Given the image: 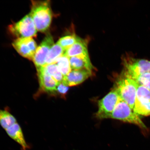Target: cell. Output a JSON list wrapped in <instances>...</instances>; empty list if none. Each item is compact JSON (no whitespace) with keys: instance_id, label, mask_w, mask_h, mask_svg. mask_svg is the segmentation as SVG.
<instances>
[{"instance_id":"8992f818","label":"cell","mask_w":150,"mask_h":150,"mask_svg":"<svg viewBox=\"0 0 150 150\" xmlns=\"http://www.w3.org/2000/svg\"><path fill=\"white\" fill-rule=\"evenodd\" d=\"M120 99L117 92L113 89L99 100L98 110L96 114L97 118L108 119Z\"/></svg>"},{"instance_id":"ba28073f","label":"cell","mask_w":150,"mask_h":150,"mask_svg":"<svg viewBox=\"0 0 150 150\" xmlns=\"http://www.w3.org/2000/svg\"><path fill=\"white\" fill-rule=\"evenodd\" d=\"M54 44L53 38L49 34L45 38L40 45L38 47L33 60L37 69L45 66L47 55Z\"/></svg>"},{"instance_id":"30bf717a","label":"cell","mask_w":150,"mask_h":150,"mask_svg":"<svg viewBox=\"0 0 150 150\" xmlns=\"http://www.w3.org/2000/svg\"><path fill=\"white\" fill-rule=\"evenodd\" d=\"M37 71L41 89L48 93L57 91L59 83L47 73L45 67L37 69Z\"/></svg>"},{"instance_id":"277c9868","label":"cell","mask_w":150,"mask_h":150,"mask_svg":"<svg viewBox=\"0 0 150 150\" xmlns=\"http://www.w3.org/2000/svg\"><path fill=\"white\" fill-rule=\"evenodd\" d=\"M9 31L18 38L36 36L37 30L30 14L26 15L20 21L10 26Z\"/></svg>"},{"instance_id":"6da1fadb","label":"cell","mask_w":150,"mask_h":150,"mask_svg":"<svg viewBox=\"0 0 150 150\" xmlns=\"http://www.w3.org/2000/svg\"><path fill=\"white\" fill-rule=\"evenodd\" d=\"M30 14L37 31L45 32L51 24L52 13L50 1H32Z\"/></svg>"},{"instance_id":"ac0fdd59","label":"cell","mask_w":150,"mask_h":150,"mask_svg":"<svg viewBox=\"0 0 150 150\" xmlns=\"http://www.w3.org/2000/svg\"><path fill=\"white\" fill-rule=\"evenodd\" d=\"M47 73L55 79L58 83H62L64 76L60 71L56 63L46 65L44 67Z\"/></svg>"},{"instance_id":"5b68a950","label":"cell","mask_w":150,"mask_h":150,"mask_svg":"<svg viewBox=\"0 0 150 150\" xmlns=\"http://www.w3.org/2000/svg\"><path fill=\"white\" fill-rule=\"evenodd\" d=\"M125 76L134 80L140 75L150 72V61L147 60L127 58L125 61Z\"/></svg>"},{"instance_id":"9a60e30c","label":"cell","mask_w":150,"mask_h":150,"mask_svg":"<svg viewBox=\"0 0 150 150\" xmlns=\"http://www.w3.org/2000/svg\"><path fill=\"white\" fill-rule=\"evenodd\" d=\"M133 111L138 115H150V100L136 98Z\"/></svg>"},{"instance_id":"d6986e66","label":"cell","mask_w":150,"mask_h":150,"mask_svg":"<svg viewBox=\"0 0 150 150\" xmlns=\"http://www.w3.org/2000/svg\"><path fill=\"white\" fill-rule=\"evenodd\" d=\"M80 39V38L75 35H67L62 37L58 41L57 43L64 50H67L70 48Z\"/></svg>"},{"instance_id":"ffe728a7","label":"cell","mask_w":150,"mask_h":150,"mask_svg":"<svg viewBox=\"0 0 150 150\" xmlns=\"http://www.w3.org/2000/svg\"><path fill=\"white\" fill-rule=\"evenodd\" d=\"M134 81L139 85L150 90V72L145 73L135 79Z\"/></svg>"},{"instance_id":"3957f363","label":"cell","mask_w":150,"mask_h":150,"mask_svg":"<svg viewBox=\"0 0 150 150\" xmlns=\"http://www.w3.org/2000/svg\"><path fill=\"white\" fill-rule=\"evenodd\" d=\"M109 118L134 124L142 128H147L139 115L134 112L128 104L121 99Z\"/></svg>"},{"instance_id":"44dd1931","label":"cell","mask_w":150,"mask_h":150,"mask_svg":"<svg viewBox=\"0 0 150 150\" xmlns=\"http://www.w3.org/2000/svg\"><path fill=\"white\" fill-rule=\"evenodd\" d=\"M136 98L150 100V90L143 86L139 85L137 90Z\"/></svg>"},{"instance_id":"52a82bcc","label":"cell","mask_w":150,"mask_h":150,"mask_svg":"<svg viewBox=\"0 0 150 150\" xmlns=\"http://www.w3.org/2000/svg\"><path fill=\"white\" fill-rule=\"evenodd\" d=\"M12 45L21 55L33 60L38 47L32 37L17 38L13 42Z\"/></svg>"},{"instance_id":"7c38bea8","label":"cell","mask_w":150,"mask_h":150,"mask_svg":"<svg viewBox=\"0 0 150 150\" xmlns=\"http://www.w3.org/2000/svg\"><path fill=\"white\" fill-rule=\"evenodd\" d=\"M11 138L21 146L22 150H27L29 149L24 139L21 127L17 123L5 130Z\"/></svg>"},{"instance_id":"e0dca14e","label":"cell","mask_w":150,"mask_h":150,"mask_svg":"<svg viewBox=\"0 0 150 150\" xmlns=\"http://www.w3.org/2000/svg\"><path fill=\"white\" fill-rule=\"evenodd\" d=\"M55 63L64 76H67L72 70L69 57L64 55L59 57Z\"/></svg>"},{"instance_id":"4fadbf2b","label":"cell","mask_w":150,"mask_h":150,"mask_svg":"<svg viewBox=\"0 0 150 150\" xmlns=\"http://www.w3.org/2000/svg\"><path fill=\"white\" fill-rule=\"evenodd\" d=\"M71 69L72 70L87 69L91 71L93 66L89 57L74 56L69 58Z\"/></svg>"},{"instance_id":"2e32d148","label":"cell","mask_w":150,"mask_h":150,"mask_svg":"<svg viewBox=\"0 0 150 150\" xmlns=\"http://www.w3.org/2000/svg\"><path fill=\"white\" fill-rule=\"evenodd\" d=\"M16 123V118L9 112L0 110V124L4 129L6 130Z\"/></svg>"},{"instance_id":"7402d4cb","label":"cell","mask_w":150,"mask_h":150,"mask_svg":"<svg viewBox=\"0 0 150 150\" xmlns=\"http://www.w3.org/2000/svg\"><path fill=\"white\" fill-rule=\"evenodd\" d=\"M69 89V87L68 86L61 83L57 86V91L62 95H65L68 91Z\"/></svg>"},{"instance_id":"8fae6325","label":"cell","mask_w":150,"mask_h":150,"mask_svg":"<svg viewBox=\"0 0 150 150\" xmlns=\"http://www.w3.org/2000/svg\"><path fill=\"white\" fill-rule=\"evenodd\" d=\"M64 55L69 58L74 56L89 57L87 45L80 38L77 42L65 50Z\"/></svg>"},{"instance_id":"9c48e42d","label":"cell","mask_w":150,"mask_h":150,"mask_svg":"<svg viewBox=\"0 0 150 150\" xmlns=\"http://www.w3.org/2000/svg\"><path fill=\"white\" fill-rule=\"evenodd\" d=\"M92 71L87 69L72 70L64 76L62 83L65 85L73 86L81 83L91 76Z\"/></svg>"},{"instance_id":"5bb4252c","label":"cell","mask_w":150,"mask_h":150,"mask_svg":"<svg viewBox=\"0 0 150 150\" xmlns=\"http://www.w3.org/2000/svg\"><path fill=\"white\" fill-rule=\"evenodd\" d=\"M65 52V50L57 43L54 44L47 55L45 66L55 63L59 57L64 55Z\"/></svg>"},{"instance_id":"7a4b0ae2","label":"cell","mask_w":150,"mask_h":150,"mask_svg":"<svg viewBox=\"0 0 150 150\" xmlns=\"http://www.w3.org/2000/svg\"><path fill=\"white\" fill-rule=\"evenodd\" d=\"M139 85L135 81L124 74L117 81L114 89L120 98L128 104L133 110Z\"/></svg>"}]
</instances>
